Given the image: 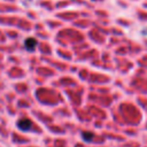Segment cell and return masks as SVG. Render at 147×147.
Instances as JSON below:
<instances>
[{"label":"cell","mask_w":147,"mask_h":147,"mask_svg":"<svg viewBox=\"0 0 147 147\" xmlns=\"http://www.w3.org/2000/svg\"><path fill=\"white\" fill-rule=\"evenodd\" d=\"M17 127L21 131H29L32 127V122L29 118H22L17 122Z\"/></svg>","instance_id":"obj_1"},{"label":"cell","mask_w":147,"mask_h":147,"mask_svg":"<svg viewBox=\"0 0 147 147\" xmlns=\"http://www.w3.org/2000/svg\"><path fill=\"white\" fill-rule=\"evenodd\" d=\"M82 138H83V140H84V141L88 142V141H91V140L94 138V136H93V133H92V132H83Z\"/></svg>","instance_id":"obj_3"},{"label":"cell","mask_w":147,"mask_h":147,"mask_svg":"<svg viewBox=\"0 0 147 147\" xmlns=\"http://www.w3.org/2000/svg\"><path fill=\"white\" fill-rule=\"evenodd\" d=\"M24 47H25V49L29 51V52L34 51V48L37 47V40H36L34 38H32V37L26 38V39L24 40Z\"/></svg>","instance_id":"obj_2"}]
</instances>
